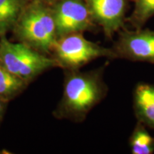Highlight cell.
<instances>
[{
	"instance_id": "3957f363",
	"label": "cell",
	"mask_w": 154,
	"mask_h": 154,
	"mask_svg": "<svg viewBox=\"0 0 154 154\" xmlns=\"http://www.w3.org/2000/svg\"><path fill=\"white\" fill-rule=\"evenodd\" d=\"M0 65L28 82L42 72L58 66L55 59L44 56L24 43H12L5 36L0 40Z\"/></svg>"
},
{
	"instance_id": "7a4b0ae2",
	"label": "cell",
	"mask_w": 154,
	"mask_h": 154,
	"mask_svg": "<svg viewBox=\"0 0 154 154\" xmlns=\"http://www.w3.org/2000/svg\"><path fill=\"white\" fill-rule=\"evenodd\" d=\"M13 30L23 43L41 52H49L57 39L51 5L39 1L28 2Z\"/></svg>"
},
{
	"instance_id": "4fadbf2b",
	"label": "cell",
	"mask_w": 154,
	"mask_h": 154,
	"mask_svg": "<svg viewBox=\"0 0 154 154\" xmlns=\"http://www.w3.org/2000/svg\"><path fill=\"white\" fill-rule=\"evenodd\" d=\"M5 100L2 97H0V121L2 118L4 112H5Z\"/></svg>"
},
{
	"instance_id": "8992f818",
	"label": "cell",
	"mask_w": 154,
	"mask_h": 154,
	"mask_svg": "<svg viewBox=\"0 0 154 154\" xmlns=\"http://www.w3.org/2000/svg\"><path fill=\"white\" fill-rule=\"evenodd\" d=\"M112 49L116 59L154 63V30L124 29Z\"/></svg>"
},
{
	"instance_id": "7c38bea8",
	"label": "cell",
	"mask_w": 154,
	"mask_h": 154,
	"mask_svg": "<svg viewBox=\"0 0 154 154\" xmlns=\"http://www.w3.org/2000/svg\"><path fill=\"white\" fill-rule=\"evenodd\" d=\"M134 3L132 14L127 21L135 29H141L149 19L154 16V0H133Z\"/></svg>"
},
{
	"instance_id": "52a82bcc",
	"label": "cell",
	"mask_w": 154,
	"mask_h": 154,
	"mask_svg": "<svg viewBox=\"0 0 154 154\" xmlns=\"http://www.w3.org/2000/svg\"><path fill=\"white\" fill-rule=\"evenodd\" d=\"M94 22L103 29L107 38L124 25L128 0H85Z\"/></svg>"
},
{
	"instance_id": "5b68a950",
	"label": "cell",
	"mask_w": 154,
	"mask_h": 154,
	"mask_svg": "<svg viewBox=\"0 0 154 154\" xmlns=\"http://www.w3.org/2000/svg\"><path fill=\"white\" fill-rule=\"evenodd\" d=\"M57 38L67 34L91 31L96 23L85 0H55L51 6Z\"/></svg>"
},
{
	"instance_id": "5bb4252c",
	"label": "cell",
	"mask_w": 154,
	"mask_h": 154,
	"mask_svg": "<svg viewBox=\"0 0 154 154\" xmlns=\"http://www.w3.org/2000/svg\"><path fill=\"white\" fill-rule=\"evenodd\" d=\"M28 2H32V1H39V2H43L49 4V3H52L55 0H27Z\"/></svg>"
},
{
	"instance_id": "8fae6325",
	"label": "cell",
	"mask_w": 154,
	"mask_h": 154,
	"mask_svg": "<svg viewBox=\"0 0 154 154\" xmlns=\"http://www.w3.org/2000/svg\"><path fill=\"white\" fill-rule=\"evenodd\" d=\"M27 82L0 65V97L8 99L16 95L25 87Z\"/></svg>"
},
{
	"instance_id": "ba28073f",
	"label": "cell",
	"mask_w": 154,
	"mask_h": 154,
	"mask_svg": "<svg viewBox=\"0 0 154 154\" xmlns=\"http://www.w3.org/2000/svg\"><path fill=\"white\" fill-rule=\"evenodd\" d=\"M134 107L138 121L154 129V84H138L134 91Z\"/></svg>"
},
{
	"instance_id": "30bf717a",
	"label": "cell",
	"mask_w": 154,
	"mask_h": 154,
	"mask_svg": "<svg viewBox=\"0 0 154 154\" xmlns=\"http://www.w3.org/2000/svg\"><path fill=\"white\" fill-rule=\"evenodd\" d=\"M130 146L133 154H151L154 152V138L139 121L131 136Z\"/></svg>"
},
{
	"instance_id": "6da1fadb",
	"label": "cell",
	"mask_w": 154,
	"mask_h": 154,
	"mask_svg": "<svg viewBox=\"0 0 154 154\" xmlns=\"http://www.w3.org/2000/svg\"><path fill=\"white\" fill-rule=\"evenodd\" d=\"M69 72L57 114L62 118L79 121L103 99L108 88L103 79V69L88 72Z\"/></svg>"
},
{
	"instance_id": "277c9868",
	"label": "cell",
	"mask_w": 154,
	"mask_h": 154,
	"mask_svg": "<svg viewBox=\"0 0 154 154\" xmlns=\"http://www.w3.org/2000/svg\"><path fill=\"white\" fill-rule=\"evenodd\" d=\"M58 66L70 70L79 69L100 57L116 59L111 49L101 47L86 39L82 32L67 34L58 38L54 45Z\"/></svg>"
},
{
	"instance_id": "9c48e42d",
	"label": "cell",
	"mask_w": 154,
	"mask_h": 154,
	"mask_svg": "<svg viewBox=\"0 0 154 154\" xmlns=\"http://www.w3.org/2000/svg\"><path fill=\"white\" fill-rule=\"evenodd\" d=\"M27 0H0V36L13 29Z\"/></svg>"
}]
</instances>
